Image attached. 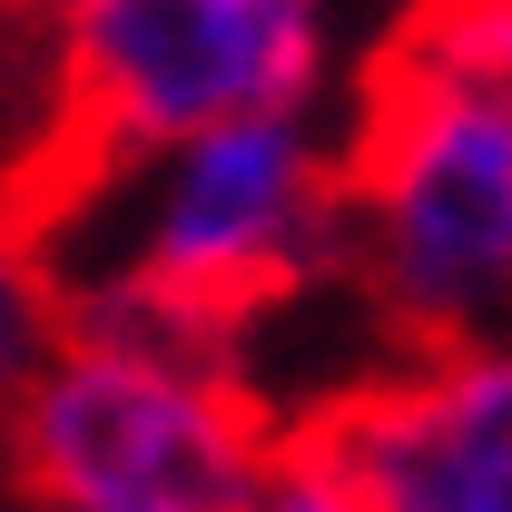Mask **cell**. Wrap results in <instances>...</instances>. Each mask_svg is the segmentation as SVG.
Instances as JSON below:
<instances>
[{
  "instance_id": "6da1fadb",
  "label": "cell",
  "mask_w": 512,
  "mask_h": 512,
  "mask_svg": "<svg viewBox=\"0 0 512 512\" xmlns=\"http://www.w3.org/2000/svg\"><path fill=\"white\" fill-rule=\"evenodd\" d=\"M40 69V119L0 158V217L50 237L148 148L286 119L316 89V0H89Z\"/></svg>"
},
{
  "instance_id": "7a4b0ae2",
  "label": "cell",
  "mask_w": 512,
  "mask_h": 512,
  "mask_svg": "<svg viewBox=\"0 0 512 512\" xmlns=\"http://www.w3.org/2000/svg\"><path fill=\"white\" fill-rule=\"evenodd\" d=\"M276 434L286 424H266L237 375L69 335L30 404L0 424V453L40 512H256Z\"/></svg>"
},
{
  "instance_id": "3957f363",
  "label": "cell",
  "mask_w": 512,
  "mask_h": 512,
  "mask_svg": "<svg viewBox=\"0 0 512 512\" xmlns=\"http://www.w3.org/2000/svg\"><path fill=\"white\" fill-rule=\"evenodd\" d=\"M355 276L414 355L473 345L512 296V128L434 99H365L335 158Z\"/></svg>"
},
{
  "instance_id": "277c9868",
  "label": "cell",
  "mask_w": 512,
  "mask_h": 512,
  "mask_svg": "<svg viewBox=\"0 0 512 512\" xmlns=\"http://www.w3.org/2000/svg\"><path fill=\"white\" fill-rule=\"evenodd\" d=\"M345 256H355V237H345L335 158H316L296 138V119H237V128L188 138L168 207H158V227L119 286L148 296L158 316L237 345L266 306L306 296Z\"/></svg>"
},
{
  "instance_id": "5b68a950",
  "label": "cell",
  "mask_w": 512,
  "mask_h": 512,
  "mask_svg": "<svg viewBox=\"0 0 512 512\" xmlns=\"http://www.w3.org/2000/svg\"><path fill=\"white\" fill-rule=\"evenodd\" d=\"M286 444L325 463L355 512H512V345L404 355L306 404Z\"/></svg>"
},
{
  "instance_id": "8992f818",
  "label": "cell",
  "mask_w": 512,
  "mask_h": 512,
  "mask_svg": "<svg viewBox=\"0 0 512 512\" xmlns=\"http://www.w3.org/2000/svg\"><path fill=\"white\" fill-rule=\"evenodd\" d=\"M365 99H434L512 128V0H414L355 79Z\"/></svg>"
},
{
  "instance_id": "52a82bcc",
  "label": "cell",
  "mask_w": 512,
  "mask_h": 512,
  "mask_svg": "<svg viewBox=\"0 0 512 512\" xmlns=\"http://www.w3.org/2000/svg\"><path fill=\"white\" fill-rule=\"evenodd\" d=\"M60 345H69L60 276H50V256H40V237L20 217H0V424L30 404V384L60 365Z\"/></svg>"
},
{
  "instance_id": "ba28073f",
  "label": "cell",
  "mask_w": 512,
  "mask_h": 512,
  "mask_svg": "<svg viewBox=\"0 0 512 512\" xmlns=\"http://www.w3.org/2000/svg\"><path fill=\"white\" fill-rule=\"evenodd\" d=\"M256 512H355V493H345V483H335L325 463H306V453L276 434V473H266Z\"/></svg>"
},
{
  "instance_id": "9c48e42d",
  "label": "cell",
  "mask_w": 512,
  "mask_h": 512,
  "mask_svg": "<svg viewBox=\"0 0 512 512\" xmlns=\"http://www.w3.org/2000/svg\"><path fill=\"white\" fill-rule=\"evenodd\" d=\"M89 0H0V30H69Z\"/></svg>"
}]
</instances>
